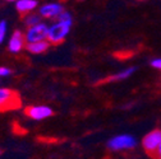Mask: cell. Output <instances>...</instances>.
<instances>
[{"label": "cell", "mask_w": 161, "mask_h": 159, "mask_svg": "<svg viewBox=\"0 0 161 159\" xmlns=\"http://www.w3.org/2000/svg\"><path fill=\"white\" fill-rule=\"evenodd\" d=\"M139 2H142V0H139Z\"/></svg>", "instance_id": "obj_19"}, {"label": "cell", "mask_w": 161, "mask_h": 159, "mask_svg": "<svg viewBox=\"0 0 161 159\" xmlns=\"http://www.w3.org/2000/svg\"><path fill=\"white\" fill-rule=\"evenodd\" d=\"M50 42L49 39H42V41H37V42H31L27 44L26 47L31 54H44L45 51H47V49L50 47Z\"/></svg>", "instance_id": "obj_10"}, {"label": "cell", "mask_w": 161, "mask_h": 159, "mask_svg": "<svg viewBox=\"0 0 161 159\" xmlns=\"http://www.w3.org/2000/svg\"><path fill=\"white\" fill-rule=\"evenodd\" d=\"M47 32H49V27L42 22H40L35 26H31V27H27V31L25 33L26 42L31 44V42L47 39Z\"/></svg>", "instance_id": "obj_3"}, {"label": "cell", "mask_w": 161, "mask_h": 159, "mask_svg": "<svg viewBox=\"0 0 161 159\" xmlns=\"http://www.w3.org/2000/svg\"><path fill=\"white\" fill-rule=\"evenodd\" d=\"M151 66L157 70H161V59H155L153 61H151Z\"/></svg>", "instance_id": "obj_16"}, {"label": "cell", "mask_w": 161, "mask_h": 159, "mask_svg": "<svg viewBox=\"0 0 161 159\" xmlns=\"http://www.w3.org/2000/svg\"><path fill=\"white\" fill-rule=\"evenodd\" d=\"M23 21H25V24H26L27 27L35 26V24H37V23L41 22V14H40V13H38V14H36V13L30 12V13L25 14Z\"/></svg>", "instance_id": "obj_12"}, {"label": "cell", "mask_w": 161, "mask_h": 159, "mask_svg": "<svg viewBox=\"0 0 161 159\" xmlns=\"http://www.w3.org/2000/svg\"><path fill=\"white\" fill-rule=\"evenodd\" d=\"M5 2H17V0H5Z\"/></svg>", "instance_id": "obj_18"}, {"label": "cell", "mask_w": 161, "mask_h": 159, "mask_svg": "<svg viewBox=\"0 0 161 159\" xmlns=\"http://www.w3.org/2000/svg\"><path fill=\"white\" fill-rule=\"evenodd\" d=\"M26 44L27 42H26V38H25V33H22L21 31H14L9 38L8 50L12 54H18L25 49Z\"/></svg>", "instance_id": "obj_7"}, {"label": "cell", "mask_w": 161, "mask_h": 159, "mask_svg": "<svg viewBox=\"0 0 161 159\" xmlns=\"http://www.w3.org/2000/svg\"><path fill=\"white\" fill-rule=\"evenodd\" d=\"M21 107L19 94L8 88H0V111L15 110Z\"/></svg>", "instance_id": "obj_2"}, {"label": "cell", "mask_w": 161, "mask_h": 159, "mask_svg": "<svg viewBox=\"0 0 161 159\" xmlns=\"http://www.w3.org/2000/svg\"><path fill=\"white\" fill-rule=\"evenodd\" d=\"M72 27V21H58L51 27H49L47 39L51 45H59L67 38Z\"/></svg>", "instance_id": "obj_1"}, {"label": "cell", "mask_w": 161, "mask_h": 159, "mask_svg": "<svg viewBox=\"0 0 161 159\" xmlns=\"http://www.w3.org/2000/svg\"><path fill=\"white\" fill-rule=\"evenodd\" d=\"M64 10V7L59 3H49L45 4L40 8V14H41L42 18H47V19H53L56 18L60 13Z\"/></svg>", "instance_id": "obj_8"}, {"label": "cell", "mask_w": 161, "mask_h": 159, "mask_svg": "<svg viewBox=\"0 0 161 159\" xmlns=\"http://www.w3.org/2000/svg\"><path fill=\"white\" fill-rule=\"evenodd\" d=\"M12 74V70L9 68H5V66H0V78H5V76H9Z\"/></svg>", "instance_id": "obj_15"}, {"label": "cell", "mask_w": 161, "mask_h": 159, "mask_svg": "<svg viewBox=\"0 0 161 159\" xmlns=\"http://www.w3.org/2000/svg\"><path fill=\"white\" fill-rule=\"evenodd\" d=\"M137 145L136 139L130 135H119L113 137L109 141L108 146L113 151H120V150H129L133 149Z\"/></svg>", "instance_id": "obj_4"}, {"label": "cell", "mask_w": 161, "mask_h": 159, "mask_svg": "<svg viewBox=\"0 0 161 159\" xmlns=\"http://www.w3.org/2000/svg\"><path fill=\"white\" fill-rule=\"evenodd\" d=\"M155 156H157V158H161V144H160V146L157 148V151H156Z\"/></svg>", "instance_id": "obj_17"}, {"label": "cell", "mask_w": 161, "mask_h": 159, "mask_svg": "<svg viewBox=\"0 0 161 159\" xmlns=\"http://www.w3.org/2000/svg\"><path fill=\"white\" fill-rule=\"evenodd\" d=\"M15 8L18 13L21 14H27L37 8V2L36 0H17L15 2Z\"/></svg>", "instance_id": "obj_9"}, {"label": "cell", "mask_w": 161, "mask_h": 159, "mask_svg": "<svg viewBox=\"0 0 161 159\" xmlns=\"http://www.w3.org/2000/svg\"><path fill=\"white\" fill-rule=\"evenodd\" d=\"M56 21H72V15H70L69 12L63 10L62 13L56 17Z\"/></svg>", "instance_id": "obj_14"}, {"label": "cell", "mask_w": 161, "mask_h": 159, "mask_svg": "<svg viewBox=\"0 0 161 159\" xmlns=\"http://www.w3.org/2000/svg\"><path fill=\"white\" fill-rule=\"evenodd\" d=\"M134 71H136V68H128V69H125V70H123V71H119V73H116V74L109 76V78H108V82H119V80H124V79L129 78Z\"/></svg>", "instance_id": "obj_11"}, {"label": "cell", "mask_w": 161, "mask_h": 159, "mask_svg": "<svg viewBox=\"0 0 161 159\" xmlns=\"http://www.w3.org/2000/svg\"><path fill=\"white\" fill-rule=\"evenodd\" d=\"M53 110L47 106H31L26 110V115L35 121H41L53 116Z\"/></svg>", "instance_id": "obj_6"}, {"label": "cell", "mask_w": 161, "mask_h": 159, "mask_svg": "<svg viewBox=\"0 0 161 159\" xmlns=\"http://www.w3.org/2000/svg\"><path fill=\"white\" fill-rule=\"evenodd\" d=\"M7 31H8V24L5 21H0V45L4 42L5 36H7Z\"/></svg>", "instance_id": "obj_13"}, {"label": "cell", "mask_w": 161, "mask_h": 159, "mask_svg": "<svg viewBox=\"0 0 161 159\" xmlns=\"http://www.w3.org/2000/svg\"><path fill=\"white\" fill-rule=\"evenodd\" d=\"M161 144V130H155V131H151L148 132L142 140V145H143V149L152 156H155L156 151H157V148L160 146Z\"/></svg>", "instance_id": "obj_5"}]
</instances>
